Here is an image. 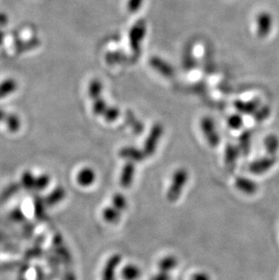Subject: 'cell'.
<instances>
[{
	"label": "cell",
	"instance_id": "cell-1",
	"mask_svg": "<svg viewBox=\"0 0 279 280\" xmlns=\"http://www.w3.org/2000/svg\"><path fill=\"white\" fill-rule=\"evenodd\" d=\"M147 25L144 19H139L129 31V44L134 57H138L141 54L142 42L145 38Z\"/></svg>",
	"mask_w": 279,
	"mask_h": 280
},
{
	"label": "cell",
	"instance_id": "cell-2",
	"mask_svg": "<svg viewBox=\"0 0 279 280\" xmlns=\"http://www.w3.org/2000/svg\"><path fill=\"white\" fill-rule=\"evenodd\" d=\"M189 179V172L185 168H180L175 170L172 176V183L167 191V200L170 202H176L181 195L184 186Z\"/></svg>",
	"mask_w": 279,
	"mask_h": 280
},
{
	"label": "cell",
	"instance_id": "cell-3",
	"mask_svg": "<svg viewBox=\"0 0 279 280\" xmlns=\"http://www.w3.org/2000/svg\"><path fill=\"white\" fill-rule=\"evenodd\" d=\"M162 134H163V126L159 122L153 125L143 145V152L146 156H152L155 153L157 146L161 140Z\"/></svg>",
	"mask_w": 279,
	"mask_h": 280
},
{
	"label": "cell",
	"instance_id": "cell-4",
	"mask_svg": "<svg viewBox=\"0 0 279 280\" xmlns=\"http://www.w3.org/2000/svg\"><path fill=\"white\" fill-rule=\"evenodd\" d=\"M200 128L211 147H217L220 143V137L217 132L214 121L209 116L203 117L200 121Z\"/></svg>",
	"mask_w": 279,
	"mask_h": 280
},
{
	"label": "cell",
	"instance_id": "cell-5",
	"mask_svg": "<svg viewBox=\"0 0 279 280\" xmlns=\"http://www.w3.org/2000/svg\"><path fill=\"white\" fill-rule=\"evenodd\" d=\"M274 26V19L270 13L263 11L256 16V34L259 38H268Z\"/></svg>",
	"mask_w": 279,
	"mask_h": 280
},
{
	"label": "cell",
	"instance_id": "cell-6",
	"mask_svg": "<svg viewBox=\"0 0 279 280\" xmlns=\"http://www.w3.org/2000/svg\"><path fill=\"white\" fill-rule=\"evenodd\" d=\"M150 65L153 67L156 72L159 73L161 76L165 77H172L174 76V69L172 67V64L168 63L167 61L162 59L161 57H151L150 59Z\"/></svg>",
	"mask_w": 279,
	"mask_h": 280
},
{
	"label": "cell",
	"instance_id": "cell-7",
	"mask_svg": "<svg viewBox=\"0 0 279 280\" xmlns=\"http://www.w3.org/2000/svg\"><path fill=\"white\" fill-rule=\"evenodd\" d=\"M121 158L126 160L127 162L140 163L145 159L146 155L143 150H140L134 146H125L119 151Z\"/></svg>",
	"mask_w": 279,
	"mask_h": 280
},
{
	"label": "cell",
	"instance_id": "cell-8",
	"mask_svg": "<svg viewBox=\"0 0 279 280\" xmlns=\"http://www.w3.org/2000/svg\"><path fill=\"white\" fill-rule=\"evenodd\" d=\"M122 262V256L115 254L108 259L103 269L102 280H115V272Z\"/></svg>",
	"mask_w": 279,
	"mask_h": 280
},
{
	"label": "cell",
	"instance_id": "cell-9",
	"mask_svg": "<svg viewBox=\"0 0 279 280\" xmlns=\"http://www.w3.org/2000/svg\"><path fill=\"white\" fill-rule=\"evenodd\" d=\"M134 175H135V165L133 162H127L123 166L121 178H120V184L123 188L127 189L129 188L134 182Z\"/></svg>",
	"mask_w": 279,
	"mask_h": 280
},
{
	"label": "cell",
	"instance_id": "cell-10",
	"mask_svg": "<svg viewBox=\"0 0 279 280\" xmlns=\"http://www.w3.org/2000/svg\"><path fill=\"white\" fill-rule=\"evenodd\" d=\"M274 165V156L265 157L263 159L257 160L250 165V170L255 174H262Z\"/></svg>",
	"mask_w": 279,
	"mask_h": 280
},
{
	"label": "cell",
	"instance_id": "cell-11",
	"mask_svg": "<svg viewBox=\"0 0 279 280\" xmlns=\"http://www.w3.org/2000/svg\"><path fill=\"white\" fill-rule=\"evenodd\" d=\"M235 185L237 189H239L241 192L246 193L248 195L254 194L257 190V184L256 182L252 181L251 179L247 178V177H237L235 181Z\"/></svg>",
	"mask_w": 279,
	"mask_h": 280
},
{
	"label": "cell",
	"instance_id": "cell-12",
	"mask_svg": "<svg viewBox=\"0 0 279 280\" xmlns=\"http://www.w3.org/2000/svg\"><path fill=\"white\" fill-rule=\"evenodd\" d=\"M77 179L79 185L83 187L92 185V183L96 182V171L90 167H85L78 172Z\"/></svg>",
	"mask_w": 279,
	"mask_h": 280
},
{
	"label": "cell",
	"instance_id": "cell-13",
	"mask_svg": "<svg viewBox=\"0 0 279 280\" xmlns=\"http://www.w3.org/2000/svg\"><path fill=\"white\" fill-rule=\"evenodd\" d=\"M18 88V83L16 80L8 77L0 82V99L6 98L14 94Z\"/></svg>",
	"mask_w": 279,
	"mask_h": 280
},
{
	"label": "cell",
	"instance_id": "cell-14",
	"mask_svg": "<svg viewBox=\"0 0 279 280\" xmlns=\"http://www.w3.org/2000/svg\"><path fill=\"white\" fill-rule=\"evenodd\" d=\"M264 149L268 155L275 156L279 151L278 137L275 134H269L264 139Z\"/></svg>",
	"mask_w": 279,
	"mask_h": 280
},
{
	"label": "cell",
	"instance_id": "cell-15",
	"mask_svg": "<svg viewBox=\"0 0 279 280\" xmlns=\"http://www.w3.org/2000/svg\"><path fill=\"white\" fill-rule=\"evenodd\" d=\"M125 120H126L127 125L130 126L131 129L133 130L135 134H140L143 132L144 130V125L142 124V121H140L136 115L132 112L128 111L125 114Z\"/></svg>",
	"mask_w": 279,
	"mask_h": 280
},
{
	"label": "cell",
	"instance_id": "cell-16",
	"mask_svg": "<svg viewBox=\"0 0 279 280\" xmlns=\"http://www.w3.org/2000/svg\"><path fill=\"white\" fill-rule=\"evenodd\" d=\"M259 106L258 100H252L249 102H243V101H237L235 102V107L241 114H250Z\"/></svg>",
	"mask_w": 279,
	"mask_h": 280
},
{
	"label": "cell",
	"instance_id": "cell-17",
	"mask_svg": "<svg viewBox=\"0 0 279 280\" xmlns=\"http://www.w3.org/2000/svg\"><path fill=\"white\" fill-rule=\"evenodd\" d=\"M128 60V57L122 51L108 52L105 55V62L110 65L124 64Z\"/></svg>",
	"mask_w": 279,
	"mask_h": 280
},
{
	"label": "cell",
	"instance_id": "cell-18",
	"mask_svg": "<svg viewBox=\"0 0 279 280\" xmlns=\"http://www.w3.org/2000/svg\"><path fill=\"white\" fill-rule=\"evenodd\" d=\"M121 275L124 280H136L141 276V270L137 266L128 264L122 269Z\"/></svg>",
	"mask_w": 279,
	"mask_h": 280
},
{
	"label": "cell",
	"instance_id": "cell-19",
	"mask_svg": "<svg viewBox=\"0 0 279 280\" xmlns=\"http://www.w3.org/2000/svg\"><path fill=\"white\" fill-rule=\"evenodd\" d=\"M177 265H178V259L174 256H167V257H164L163 258H161L159 264H158V267H159V269L161 272H167L171 271L173 269L176 268Z\"/></svg>",
	"mask_w": 279,
	"mask_h": 280
},
{
	"label": "cell",
	"instance_id": "cell-20",
	"mask_svg": "<svg viewBox=\"0 0 279 280\" xmlns=\"http://www.w3.org/2000/svg\"><path fill=\"white\" fill-rule=\"evenodd\" d=\"M5 124L10 133H16L21 127V120L20 116L15 114H8L5 119Z\"/></svg>",
	"mask_w": 279,
	"mask_h": 280
},
{
	"label": "cell",
	"instance_id": "cell-21",
	"mask_svg": "<svg viewBox=\"0 0 279 280\" xmlns=\"http://www.w3.org/2000/svg\"><path fill=\"white\" fill-rule=\"evenodd\" d=\"M103 218L109 223H116L121 218V212H119L115 207H106L103 208Z\"/></svg>",
	"mask_w": 279,
	"mask_h": 280
},
{
	"label": "cell",
	"instance_id": "cell-22",
	"mask_svg": "<svg viewBox=\"0 0 279 280\" xmlns=\"http://www.w3.org/2000/svg\"><path fill=\"white\" fill-rule=\"evenodd\" d=\"M103 92V83L99 79H94L90 82L88 86V95L90 98L95 100L102 96Z\"/></svg>",
	"mask_w": 279,
	"mask_h": 280
},
{
	"label": "cell",
	"instance_id": "cell-23",
	"mask_svg": "<svg viewBox=\"0 0 279 280\" xmlns=\"http://www.w3.org/2000/svg\"><path fill=\"white\" fill-rule=\"evenodd\" d=\"M65 197V190L62 187H58L53 192L50 193L46 199V202L49 205H54L60 202Z\"/></svg>",
	"mask_w": 279,
	"mask_h": 280
},
{
	"label": "cell",
	"instance_id": "cell-24",
	"mask_svg": "<svg viewBox=\"0 0 279 280\" xmlns=\"http://www.w3.org/2000/svg\"><path fill=\"white\" fill-rule=\"evenodd\" d=\"M92 113L95 115H102L103 116L104 112L107 109L108 104L104 99L100 96L98 98L92 100Z\"/></svg>",
	"mask_w": 279,
	"mask_h": 280
},
{
	"label": "cell",
	"instance_id": "cell-25",
	"mask_svg": "<svg viewBox=\"0 0 279 280\" xmlns=\"http://www.w3.org/2000/svg\"><path fill=\"white\" fill-rule=\"evenodd\" d=\"M113 207H115L119 212H123L128 207L126 198L122 193H116L113 197Z\"/></svg>",
	"mask_w": 279,
	"mask_h": 280
},
{
	"label": "cell",
	"instance_id": "cell-26",
	"mask_svg": "<svg viewBox=\"0 0 279 280\" xmlns=\"http://www.w3.org/2000/svg\"><path fill=\"white\" fill-rule=\"evenodd\" d=\"M238 156V150L236 146L233 145H228L226 147L225 151V161L227 164H233L236 162Z\"/></svg>",
	"mask_w": 279,
	"mask_h": 280
},
{
	"label": "cell",
	"instance_id": "cell-27",
	"mask_svg": "<svg viewBox=\"0 0 279 280\" xmlns=\"http://www.w3.org/2000/svg\"><path fill=\"white\" fill-rule=\"evenodd\" d=\"M119 115H120L119 108L116 106H108L103 116L108 122H111L115 121L119 117Z\"/></svg>",
	"mask_w": 279,
	"mask_h": 280
},
{
	"label": "cell",
	"instance_id": "cell-28",
	"mask_svg": "<svg viewBox=\"0 0 279 280\" xmlns=\"http://www.w3.org/2000/svg\"><path fill=\"white\" fill-rule=\"evenodd\" d=\"M184 67L186 70H190L195 66V60L192 55V51L191 48H187L183 55V59H182Z\"/></svg>",
	"mask_w": 279,
	"mask_h": 280
},
{
	"label": "cell",
	"instance_id": "cell-29",
	"mask_svg": "<svg viewBox=\"0 0 279 280\" xmlns=\"http://www.w3.org/2000/svg\"><path fill=\"white\" fill-rule=\"evenodd\" d=\"M243 118L240 114H233L228 119V125L232 130H239L243 126Z\"/></svg>",
	"mask_w": 279,
	"mask_h": 280
},
{
	"label": "cell",
	"instance_id": "cell-30",
	"mask_svg": "<svg viewBox=\"0 0 279 280\" xmlns=\"http://www.w3.org/2000/svg\"><path fill=\"white\" fill-rule=\"evenodd\" d=\"M144 0H128L127 9L130 13H136L142 8Z\"/></svg>",
	"mask_w": 279,
	"mask_h": 280
},
{
	"label": "cell",
	"instance_id": "cell-31",
	"mask_svg": "<svg viewBox=\"0 0 279 280\" xmlns=\"http://www.w3.org/2000/svg\"><path fill=\"white\" fill-rule=\"evenodd\" d=\"M49 182L50 178L48 175H41L39 178L34 180V187L39 189H45L46 186L48 185Z\"/></svg>",
	"mask_w": 279,
	"mask_h": 280
},
{
	"label": "cell",
	"instance_id": "cell-32",
	"mask_svg": "<svg viewBox=\"0 0 279 280\" xmlns=\"http://www.w3.org/2000/svg\"><path fill=\"white\" fill-rule=\"evenodd\" d=\"M172 278H171V276L169 275L168 273L167 272H161V271H160V272L158 273V274H156V275H154V276L151 278V280H171Z\"/></svg>",
	"mask_w": 279,
	"mask_h": 280
},
{
	"label": "cell",
	"instance_id": "cell-33",
	"mask_svg": "<svg viewBox=\"0 0 279 280\" xmlns=\"http://www.w3.org/2000/svg\"><path fill=\"white\" fill-rule=\"evenodd\" d=\"M191 280H211V277L207 273L198 272L192 276Z\"/></svg>",
	"mask_w": 279,
	"mask_h": 280
},
{
	"label": "cell",
	"instance_id": "cell-34",
	"mask_svg": "<svg viewBox=\"0 0 279 280\" xmlns=\"http://www.w3.org/2000/svg\"><path fill=\"white\" fill-rule=\"evenodd\" d=\"M8 23V16L5 13H0V27H4Z\"/></svg>",
	"mask_w": 279,
	"mask_h": 280
},
{
	"label": "cell",
	"instance_id": "cell-35",
	"mask_svg": "<svg viewBox=\"0 0 279 280\" xmlns=\"http://www.w3.org/2000/svg\"><path fill=\"white\" fill-rule=\"evenodd\" d=\"M7 115H8V114L6 113V111L0 108V122L2 121H5V119L7 117Z\"/></svg>",
	"mask_w": 279,
	"mask_h": 280
},
{
	"label": "cell",
	"instance_id": "cell-36",
	"mask_svg": "<svg viewBox=\"0 0 279 280\" xmlns=\"http://www.w3.org/2000/svg\"><path fill=\"white\" fill-rule=\"evenodd\" d=\"M5 37H6V33L4 31L2 30V28L0 27V46L3 44V42L5 40Z\"/></svg>",
	"mask_w": 279,
	"mask_h": 280
}]
</instances>
